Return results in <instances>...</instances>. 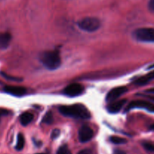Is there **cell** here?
Here are the masks:
<instances>
[{
	"mask_svg": "<svg viewBox=\"0 0 154 154\" xmlns=\"http://www.w3.org/2000/svg\"><path fill=\"white\" fill-rule=\"evenodd\" d=\"M59 134H60V130L54 129V131H52V133H51V138H56Z\"/></svg>",
	"mask_w": 154,
	"mask_h": 154,
	"instance_id": "19",
	"label": "cell"
},
{
	"mask_svg": "<svg viewBox=\"0 0 154 154\" xmlns=\"http://www.w3.org/2000/svg\"><path fill=\"white\" fill-rule=\"evenodd\" d=\"M127 91V88L125 86H119L111 89L107 93L106 100L108 102H113L114 100L119 98L121 95Z\"/></svg>",
	"mask_w": 154,
	"mask_h": 154,
	"instance_id": "7",
	"label": "cell"
},
{
	"mask_svg": "<svg viewBox=\"0 0 154 154\" xmlns=\"http://www.w3.org/2000/svg\"><path fill=\"white\" fill-rule=\"evenodd\" d=\"M53 122V116L51 112H48L45 113V115L44 116V117L42 118V123L45 124H51Z\"/></svg>",
	"mask_w": 154,
	"mask_h": 154,
	"instance_id": "16",
	"label": "cell"
},
{
	"mask_svg": "<svg viewBox=\"0 0 154 154\" xmlns=\"http://www.w3.org/2000/svg\"><path fill=\"white\" fill-rule=\"evenodd\" d=\"M36 154H46V153H36Z\"/></svg>",
	"mask_w": 154,
	"mask_h": 154,
	"instance_id": "26",
	"label": "cell"
},
{
	"mask_svg": "<svg viewBox=\"0 0 154 154\" xmlns=\"http://www.w3.org/2000/svg\"><path fill=\"white\" fill-rule=\"evenodd\" d=\"M137 40L143 42H154V28H139L133 33Z\"/></svg>",
	"mask_w": 154,
	"mask_h": 154,
	"instance_id": "4",
	"label": "cell"
},
{
	"mask_svg": "<svg viewBox=\"0 0 154 154\" xmlns=\"http://www.w3.org/2000/svg\"><path fill=\"white\" fill-rule=\"evenodd\" d=\"M11 35L8 32H0V49H5L11 42Z\"/></svg>",
	"mask_w": 154,
	"mask_h": 154,
	"instance_id": "11",
	"label": "cell"
},
{
	"mask_svg": "<svg viewBox=\"0 0 154 154\" xmlns=\"http://www.w3.org/2000/svg\"><path fill=\"white\" fill-rule=\"evenodd\" d=\"M8 111L6 110L5 109H2V108H0V118L3 116L8 115Z\"/></svg>",
	"mask_w": 154,
	"mask_h": 154,
	"instance_id": "21",
	"label": "cell"
},
{
	"mask_svg": "<svg viewBox=\"0 0 154 154\" xmlns=\"http://www.w3.org/2000/svg\"><path fill=\"white\" fill-rule=\"evenodd\" d=\"M152 79H154V71L150 72L149 73H148L147 75H144V76L140 77L139 79H137V80L134 82V83H135L136 85H143L147 84V82H149V81L152 80Z\"/></svg>",
	"mask_w": 154,
	"mask_h": 154,
	"instance_id": "12",
	"label": "cell"
},
{
	"mask_svg": "<svg viewBox=\"0 0 154 154\" xmlns=\"http://www.w3.org/2000/svg\"><path fill=\"white\" fill-rule=\"evenodd\" d=\"M126 100L123 99V100H117V101L112 102L108 106L107 109L109 112L111 113H116L119 111H120L122 109V108L123 107V106L125 105Z\"/></svg>",
	"mask_w": 154,
	"mask_h": 154,
	"instance_id": "10",
	"label": "cell"
},
{
	"mask_svg": "<svg viewBox=\"0 0 154 154\" xmlns=\"http://www.w3.org/2000/svg\"><path fill=\"white\" fill-rule=\"evenodd\" d=\"M57 154H72L69 148L67 147L66 145H63L60 146L57 151Z\"/></svg>",
	"mask_w": 154,
	"mask_h": 154,
	"instance_id": "17",
	"label": "cell"
},
{
	"mask_svg": "<svg viewBox=\"0 0 154 154\" xmlns=\"http://www.w3.org/2000/svg\"><path fill=\"white\" fill-rule=\"evenodd\" d=\"M94 136V131L88 125H82L79 130V140L82 143L89 141Z\"/></svg>",
	"mask_w": 154,
	"mask_h": 154,
	"instance_id": "6",
	"label": "cell"
},
{
	"mask_svg": "<svg viewBox=\"0 0 154 154\" xmlns=\"http://www.w3.org/2000/svg\"><path fill=\"white\" fill-rule=\"evenodd\" d=\"M3 89L8 94L14 96H23L26 93V88L17 85H6Z\"/></svg>",
	"mask_w": 154,
	"mask_h": 154,
	"instance_id": "9",
	"label": "cell"
},
{
	"mask_svg": "<svg viewBox=\"0 0 154 154\" xmlns=\"http://www.w3.org/2000/svg\"><path fill=\"white\" fill-rule=\"evenodd\" d=\"M32 119H33V115L31 112H23L20 116V122L23 126H26L28 124L30 123Z\"/></svg>",
	"mask_w": 154,
	"mask_h": 154,
	"instance_id": "13",
	"label": "cell"
},
{
	"mask_svg": "<svg viewBox=\"0 0 154 154\" xmlns=\"http://www.w3.org/2000/svg\"><path fill=\"white\" fill-rule=\"evenodd\" d=\"M149 129L152 130V131H154V123L152 124V125H150V127H149Z\"/></svg>",
	"mask_w": 154,
	"mask_h": 154,
	"instance_id": "25",
	"label": "cell"
},
{
	"mask_svg": "<svg viewBox=\"0 0 154 154\" xmlns=\"http://www.w3.org/2000/svg\"><path fill=\"white\" fill-rule=\"evenodd\" d=\"M83 91L84 88L82 85L79 83H72L63 89V93L69 97H75L80 95Z\"/></svg>",
	"mask_w": 154,
	"mask_h": 154,
	"instance_id": "5",
	"label": "cell"
},
{
	"mask_svg": "<svg viewBox=\"0 0 154 154\" xmlns=\"http://www.w3.org/2000/svg\"><path fill=\"white\" fill-rule=\"evenodd\" d=\"M148 8L151 11L154 12V0H149L148 3Z\"/></svg>",
	"mask_w": 154,
	"mask_h": 154,
	"instance_id": "20",
	"label": "cell"
},
{
	"mask_svg": "<svg viewBox=\"0 0 154 154\" xmlns=\"http://www.w3.org/2000/svg\"><path fill=\"white\" fill-rule=\"evenodd\" d=\"M25 144V139L21 133H19L17 135V144H16V149L17 150H21L23 149Z\"/></svg>",
	"mask_w": 154,
	"mask_h": 154,
	"instance_id": "14",
	"label": "cell"
},
{
	"mask_svg": "<svg viewBox=\"0 0 154 154\" xmlns=\"http://www.w3.org/2000/svg\"><path fill=\"white\" fill-rule=\"evenodd\" d=\"M109 140L112 143H115V144H123V143H125L127 142L126 139L123 138V137H118V136H111L109 137Z\"/></svg>",
	"mask_w": 154,
	"mask_h": 154,
	"instance_id": "15",
	"label": "cell"
},
{
	"mask_svg": "<svg viewBox=\"0 0 154 154\" xmlns=\"http://www.w3.org/2000/svg\"><path fill=\"white\" fill-rule=\"evenodd\" d=\"M133 108H144L150 112H154V103L144 100H134L129 103L127 109H131Z\"/></svg>",
	"mask_w": 154,
	"mask_h": 154,
	"instance_id": "8",
	"label": "cell"
},
{
	"mask_svg": "<svg viewBox=\"0 0 154 154\" xmlns=\"http://www.w3.org/2000/svg\"><path fill=\"white\" fill-rule=\"evenodd\" d=\"M39 59L43 66L51 70L57 69L61 64L60 54L56 50L45 51L41 54Z\"/></svg>",
	"mask_w": 154,
	"mask_h": 154,
	"instance_id": "2",
	"label": "cell"
},
{
	"mask_svg": "<svg viewBox=\"0 0 154 154\" xmlns=\"http://www.w3.org/2000/svg\"><path fill=\"white\" fill-rule=\"evenodd\" d=\"M59 111L62 115L75 119H87L91 117L90 112L82 104H73L60 106Z\"/></svg>",
	"mask_w": 154,
	"mask_h": 154,
	"instance_id": "1",
	"label": "cell"
},
{
	"mask_svg": "<svg viewBox=\"0 0 154 154\" xmlns=\"http://www.w3.org/2000/svg\"><path fill=\"white\" fill-rule=\"evenodd\" d=\"M113 154H126L124 151L119 150V149H116V150L114 151Z\"/></svg>",
	"mask_w": 154,
	"mask_h": 154,
	"instance_id": "23",
	"label": "cell"
},
{
	"mask_svg": "<svg viewBox=\"0 0 154 154\" xmlns=\"http://www.w3.org/2000/svg\"><path fill=\"white\" fill-rule=\"evenodd\" d=\"M147 92H149V93H153V94H154V88H150V89L147 90Z\"/></svg>",
	"mask_w": 154,
	"mask_h": 154,
	"instance_id": "24",
	"label": "cell"
},
{
	"mask_svg": "<svg viewBox=\"0 0 154 154\" xmlns=\"http://www.w3.org/2000/svg\"><path fill=\"white\" fill-rule=\"evenodd\" d=\"M78 154H91V152L89 149H82V150L79 151Z\"/></svg>",
	"mask_w": 154,
	"mask_h": 154,
	"instance_id": "22",
	"label": "cell"
},
{
	"mask_svg": "<svg viewBox=\"0 0 154 154\" xmlns=\"http://www.w3.org/2000/svg\"><path fill=\"white\" fill-rule=\"evenodd\" d=\"M100 24L101 23L98 18L92 17L82 18L77 23L79 29L88 32H93L97 31L100 28Z\"/></svg>",
	"mask_w": 154,
	"mask_h": 154,
	"instance_id": "3",
	"label": "cell"
},
{
	"mask_svg": "<svg viewBox=\"0 0 154 154\" xmlns=\"http://www.w3.org/2000/svg\"><path fill=\"white\" fill-rule=\"evenodd\" d=\"M143 146L145 148V149H146L147 151H149V152H154V143H152V142H143Z\"/></svg>",
	"mask_w": 154,
	"mask_h": 154,
	"instance_id": "18",
	"label": "cell"
}]
</instances>
